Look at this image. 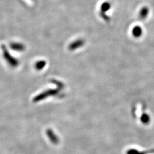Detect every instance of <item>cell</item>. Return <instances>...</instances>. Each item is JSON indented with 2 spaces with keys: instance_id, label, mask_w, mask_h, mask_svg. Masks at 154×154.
Masks as SVG:
<instances>
[{
  "instance_id": "obj_1",
  "label": "cell",
  "mask_w": 154,
  "mask_h": 154,
  "mask_svg": "<svg viewBox=\"0 0 154 154\" xmlns=\"http://www.w3.org/2000/svg\"><path fill=\"white\" fill-rule=\"evenodd\" d=\"M2 49L3 57L5 60V61L7 62V64L11 67L13 68L17 67L18 65V60H16L10 54V53L8 52L7 49L4 45L2 46Z\"/></svg>"
},
{
  "instance_id": "obj_2",
  "label": "cell",
  "mask_w": 154,
  "mask_h": 154,
  "mask_svg": "<svg viewBox=\"0 0 154 154\" xmlns=\"http://www.w3.org/2000/svg\"><path fill=\"white\" fill-rule=\"evenodd\" d=\"M57 93V91L56 90H47L46 91H44L42 93L39 94L38 95L36 96L34 98L33 100L35 102H39L40 100H43L45 98H48L49 96L54 95L56 94Z\"/></svg>"
},
{
  "instance_id": "obj_3",
  "label": "cell",
  "mask_w": 154,
  "mask_h": 154,
  "mask_svg": "<svg viewBox=\"0 0 154 154\" xmlns=\"http://www.w3.org/2000/svg\"><path fill=\"white\" fill-rule=\"evenodd\" d=\"M10 48L14 51L17 52H22L25 49V46L23 44L18 42H12L10 45Z\"/></svg>"
},
{
  "instance_id": "obj_4",
  "label": "cell",
  "mask_w": 154,
  "mask_h": 154,
  "mask_svg": "<svg viewBox=\"0 0 154 154\" xmlns=\"http://www.w3.org/2000/svg\"><path fill=\"white\" fill-rule=\"evenodd\" d=\"M47 135L49 138L50 139V141L54 144H56L58 142V139L56 134L53 132L52 130H48L47 131Z\"/></svg>"
},
{
  "instance_id": "obj_5",
  "label": "cell",
  "mask_w": 154,
  "mask_h": 154,
  "mask_svg": "<svg viewBox=\"0 0 154 154\" xmlns=\"http://www.w3.org/2000/svg\"><path fill=\"white\" fill-rule=\"evenodd\" d=\"M46 63L45 61L43 60H41V61H37L34 65L35 69L37 70H41L42 69H43L44 68V67L45 66Z\"/></svg>"
},
{
  "instance_id": "obj_6",
  "label": "cell",
  "mask_w": 154,
  "mask_h": 154,
  "mask_svg": "<svg viewBox=\"0 0 154 154\" xmlns=\"http://www.w3.org/2000/svg\"><path fill=\"white\" fill-rule=\"evenodd\" d=\"M141 122L144 124H148L150 122V118L147 114H143L141 118Z\"/></svg>"
},
{
  "instance_id": "obj_7",
  "label": "cell",
  "mask_w": 154,
  "mask_h": 154,
  "mask_svg": "<svg viewBox=\"0 0 154 154\" xmlns=\"http://www.w3.org/2000/svg\"><path fill=\"white\" fill-rule=\"evenodd\" d=\"M142 31L141 29L139 27H137L135 28H134V30H133V34L134 35L135 37H139L141 35V34H142Z\"/></svg>"
},
{
  "instance_id": "obj_8",
  "label": "cell",
  "mask_w": 154,
  "mask_h": 154,
  "mask_svg": "<svg viewBox=\"0 0 154 154\" xmlns=\"http://www.w3.org/2000/svg\"><path fill=\"white\" fill-rule=\"evenodd\" d=\"M148 12L149 11H148V9L147 7H146V8L143 9L141 11V17H142L143 18L144 17H146V15L147 16V15L148 14Z\"/></svg>"
},
{
  "instance_id": "obj_9",
  "label": "cell",
  "mask_w": 154,
  "mask_h": 154,
  "mask_svg": "<svg viewBox=\"0 0 154 154\" xmlns=\"http://www.w3.org/2000/svg\"><path fill=\"white\" fill-rule=\"evenodd\" d=\"M127 154H144L143 153L139 152L135 150H131L127 152Z\"/></svg>"
}]
</instances>
